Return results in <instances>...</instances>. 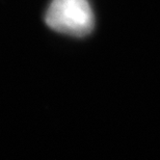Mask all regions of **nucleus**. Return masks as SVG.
Wrapping results in <instances>:
<instances>
[{"instance_id":"1","label":"nucleus","mask_w":160,"mask_h":160,"mask_svg":"<svg viewBox=\"0 0 160 160\" xmlns=\"http://www.w3.org/2000/svg\"><path fill=\"white\" fill-rule=\"evenodd\" d=\"M45 22L56 32L83 37L92 32L95 16L88 0H52L45 14Z\"/></svg>"}]
</instances>
